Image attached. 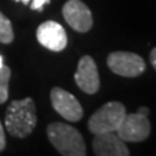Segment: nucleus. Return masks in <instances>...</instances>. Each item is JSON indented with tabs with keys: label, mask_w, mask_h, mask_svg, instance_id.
I'll return each instance as SVG.
<instances>
[{
	"label": "nucleus",
	"mask_w": 156,
	"mask_h": 156,
	"mask_svg": "<svg viewBox=\"0 0 156 156\" xmlns=\"http://www.w3.org/2000/svg\"><path fill=\"white\" fill-rule=\"evenodd\" d=\"M5 129L14 138H26L37 126V109L31 98L13 100L5 112Z\"/></svg>",
	"instance_id": "1"
},
{
	"label": "nucleus",
	"mask_w": 156,
	"mask_h": 156,
	"mask_svg": "<svg viewBox=\"0 0 156 156\" xmlns=\"http://www.w3.org/2000/svg\"><path fill=\"white\" fill-rule=\"evenodd\" d=\"M47 136L58 154L64 156H85L86 144L82 134L64 122H52L47 126Z\"/></svg>",
	"instance_id": "2"
},
{
	"label": "nucleus",
	"mask_w": 156,
	"mask_h": 156,
	"mask_svg": "<svg viewBox=\"0 0 156 156\" xmlns=\"http://www.w3.org/2000/svg\"><path fill=\"white\" fill-rule=\"evenodd\" d=\"M126 115V108L120 101H108L101 105L90 117L87 128L92 134L108 133L119 129L121 121Z\"/></svg>",
	"instance_id": "3"
},
{
	"label": "nucleus",
	"mask_w": 156,
	"mask_h": 156,
	"mask_svg": "<svg viewBox=\"0 0 156 156\" xmlns=\"http://www.w3.org/2000/svg\"><path fill=\"white\" fill-rule=\"evenodd\" d=\"M107 65L117 76L134 78L146 70V62L134 52L116 51L107 57Z\"/></svg>",
	"instance_id": "4"
},
{
	"label": "nucleus",
	"mask_w": 156,
	"mask_h": 156,
	"mask_svg": "<svg viewBox=\"0 0 156 156\" xmlns=\"http://www.w3.org/2000/svg\"><path fill=\"white\" fill-rule=\"evenodd\" d=\"M116 133L124 142H143L151 133L148 116L138 112L130 115L126 113Z\"/></svg>",
	"instance_id": "5"
},
{
	"label": "nucleus",
	"mask_w": 156,
	"mask_h": 156,
	"mask_svg": "<svg viewBox=\"0 0 156 156\" xmlns=\"http://www.w3.org/2000/svg\"><path fill=\"white\" fill-rule=\"evenodd\" d=\"M51 104L53 109L68 121L77 122L83 117V109L77 98L61 87H53L51 90Z\"/></svg>",
	"instance_id": "6"
},
{
	"label": "nucleus",
	"mask_w": 156,
	"mask_h": 156,
	"mask_svg": "<svg viewBox=\"0 0 156 156\" xmlns=\"http://www.w3.org/2000/svg\"><path fill=\"white\" fill-rule=\"evenodd\" d=\"M62 16L68 25L78 33H87L94 22L90 8L81 0H68L62 7Z\"/></svg>",
	"instance_id": "7"
},
{
	"label": "nucleus",
	"mask_w": 156,
	"mask_h": 156,
	"mask_svg": "<svg viewBox=\"0 0 156 156\" xmlns=\"http://www.w3.org/2000/svg\"><path fill=\"white\" fill-rule=\"evenodd\" d=\"M74 81L77 86L89 95H92L99 91L100 78H99V73H98L96 62L91 56L85 55L78 61Z\"/></svg>",
	"instance_id": "8"
},
{
	"label": "nucleus",
	"mask_w": 156,
	"mask_h": 156,
	"mask_svg": "<svg viewBox=\"0 0 156 156\" xmlns=\"http://www.w3.org/2000/svg\"><path fill=\"white\" fill-rule=\"evenodd\" d=\"M37 39L47 50L60 52L68 44V35L65 29L58 22L46 21L37 29Z\"/></svg>",
	"instance_id": "9"
},
{
	"label": "nucleus",
	"mask_w": 156,
	"mask_h": 156,
	"mask_svg": "<svg viewBox=\"0 0 156 156\" xmlns=\"http://www.w3.org/2000/svg\"><path fill=\"white\" fill-rule=\"evenodd\" d=\"M92 150L98 156H128L130 152L116 131L94 134Z\"/></svg>",
	"instance_id": "10"
},
{
	"label": "nucleus",
	"mask_w": 156,
	"mask_h": 156,
	"mask_svg": "<svg viewBox=\"0 0 156 156\" xmlns=\"http://www.w3.org/2000/svg\"><path fill=\"white\" fill-rule=\"evenodd\" d=\"M13 39H14V33L11 20L7 18L0 12V43L9 44V43L13 42Z\"/></svg>",
	"instance_id": "11"
},
{
	"label": "nucleus",
	"mask_w": 156,
	"mask_h": 156,
	"mask_svg": "<svg viewBox=\"0 0 156 156\" xmlns=\"http://www.w3.org/2000/svg\"><path fill=\"white\" fill-rule=\"evenodd\" d=\"M11 68L7 65L0 66V104L5 103L9 95L8 91V85H9V80H11Z\"/></svg>",
	"instance_id": "12"
},
{
	"label": "nucleus",
	"mask_w": 156,
	"mask_h": 156,
	"mask_svg": "<svg viewBox=\"0 0 156 156\" xmlns=\"http://www.w3.org/2000/svg\"><path fill=\"white\" fill-rule=\"evenodd\" d=\"M50 2H51V0H33L30 8L33 9V11H39V12H42V11H43V7H44L46 4H48Z\"/></svg>",
	"instance_id": "13"
},
{
	"label": "nucleus",
	"mask_w": 156,
	"mask_h": 156,
	"mask_svg": "<svg viewBox=\"0 0 156 156\" xmlns=\"http://www.w3.org/2000/svg\"><path fill=\"white\" fill-rule=\"evenodd\" d=\"M5 144H7L5 133H4V129H3V125H2V121H0V152H2V151H4V148H5Z\"/></svg>",
	"instance_id": "14"
},
{
	"label": "nucleus",
	"mask_w": 156,
	"mask_h": 156,
	"mask_svg": "<svg viewBox=\"0 0 156 156\" xmlns=\"http://www.w3.org/2000/svg\"><path fill=\"white\" fill-rule=\"evenodd\" d=\"M150 60H151V64H152V66L155 68V70H156V47L150 53Z\"/></svg>",
	"instance_id": "15"
},
{
	"label": "nucleus",
	"mask_w": 156,
	"mask_h": 156,
	"mask_svg": "<svg viewBox=\"0 0 156 156\" xmlns=\"http://www.w3.org/2000/svg\"><path fill=\"white\" fill-rule=\"evenodd\" d=\"M138 113H142V115H144V116H148L150 115V109L147 108V107H140V108H138Z\"/></svg>",
	"instance_id": "16"
},
{
	"label": "nucleus",
	"mask_w": 156,
	"mask_h": 156,
	"mask_svg": "<svg viewBox=\"0 0 156 156\" xmlns=\"http://www.w3.org/2000/svg\"><path fill=\"white\" fill-rule=\"evenodd\" d=\"M13 2H21L23 4H29V3H30V0H13Z\"/></svg>",
	"instance_id": "17"
},
{
	"label": "nucleus",
	"mask_w": 156,
	"mask_h": 156,
	"mask_svg": "<svg viewBox=\"0 0 156 156\" xmlns=\"http://www.w3.org/2000/svg\"><path fill=\"white\" fill-rule=\"evenodd\" d=\"M3 61H4V60H3V56L0 55V66H3V65H4V64H3Z\"/></svg>",
	"instance_id": "18"
}]
</instances>
